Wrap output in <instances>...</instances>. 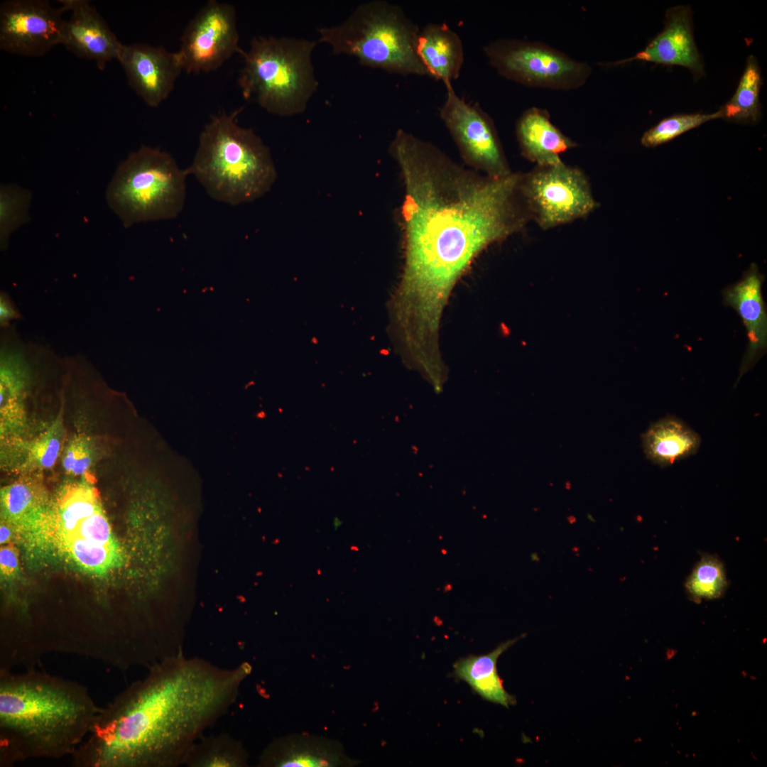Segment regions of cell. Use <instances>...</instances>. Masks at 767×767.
<instances>
[{
	"instance_id": "obj_1",
	"label": "cell",
	"mask_w": 767,
	"mask_h": 767,
	"mask_svg": "<svg viewBox=\"0 0 767 767\" xmlns=\"http://www.w3.org/2000/svg\"><path fill=\"white\" fill-rule=\"evenodd\" d=\"M389 152L405 186L403 337L415 346H433L449 296L472 261L531 220L521 192L522 173L479 175L402 129Z\"/></svg>"
},
{
	"instance_id": "obj_2",
	"label": "cell",
	"mask_w": 767,
	"mask_h": 767,
	"mask_svg": "<svg viewBox=\"0 0 767 767\" xmlns=\"http://www.w3.org/2000/svg\"><path fill=\"white\" fill-rule=\"evenodd\" d=\"M101 709L72 755L75 767H176L236 702L251 666L184 654L148 668Z\"/></svg>"
},
{
	"instance_id": "obj_3",
	"label": "cell",
	"mask_w": 767,
	"mask_h": 767,
	"mask_svg": "<svg viewBox=\"0 0 767 767\" xmlns=\"http://www.w3.org/2000/svg\"><path fill=\"white\" fill-rule=\"evenodd\" d=\"M100 709L77 682L36 668L0 669V766L72 756Z\"/></svg>"
},
{
	"instance_id": "obj_4",
	"label": "cell",
	"mask_w": 767,
	"mask_h": 767,
	"mask_svg": "<svg viewBox=\"0 0 767 767\" xmlns=\"http://www.w3.org/2000/svg\"><path fill=\"white\" fill-rule=\"evenodd\" d=\"M241 111V107L211 117L186 169L212 199L230 205L260 198L277 176L268 147L253 129L239 125Z\"/></svg>"
},
{
	"instance_id": "obj_5",
	"label": "cell",
	"mask_w": 767,
	"mask_h": 767,
	"mask_svg": "<svg viewBox=\"0 0 767 767\" xmlns=\"http://www.w3.org/2000/svg\"><path fill=\"white\" fill-rule=\"evenodd\" d=\"M317 41L288 36H256L243 50L238 85L244 98L267 112L293 116L304 112L318 87L312 60Z\"/></svg>"
},
{
	"instance_id": "obj_6",
	"label": "cell",
	"mask_w": 767,
	"mask_h": 767,
	"mask_svg": "<svg viewBox=\"0 0 767 767\" xmlns=\"http://www.w3.org/2000/svg\"><path fill=\"white\" fill-rule=\"evenodd\" d=\"M420 29L397 4L385 0L360 4L343 22L318 28L319 43L334 55L401 75H427L417 55Z\"/></svg>"
},
{
	"instance_id": "obj_7",
	"label": "cell",
	"mask_w": 767,
	"mask_h": 767,
	"mask_svg": "<svg viewBox=\"0 0 767 767\" xmlns=\"http://www.w3.org/2000/svg\"><path fill=\"white\" fill-rule=\"evenodd\" d=\"M187 175L170 153L142 145L117 167L106 200L126 227L175 219L184 207Z\"/></svg>"
},
{
	"instance_id": "obj_8",
	"label": "cell",
	"mask_w": 767,
	"mask_h": 767,
	"mask_svg": "<svg viewBox=\"0 0 767 767\" xmlns=\"http://www.w3.org/2000/svg\"><path fill=\"white\" fill-rule=\"evenodd\" d=\"M483 50L500 75L528 87L575 89L583 86L592 73L588 63L541 42L501 38Z\"/></svg>"
},
{
	"instance_id": "obj_9",
	"label": "cell",
	"mask_w": 767,
	"mask_h": 767,
	"mask_svg": "<svg viewBox=\"0 0 767 767\" xmlns=\"http://www.w3.org/2000/svg\"><path fill=\"white\" fill-rule=\"evenodd\" d=\"M520 188L531 219L543 230L584 218L599 206L584 173L562 161L522 173Z\"/></svg>"
},
{
	"instance_id": "obj_10",
	"label": "cell",
	"mask_w": 767,
	"mask_h": 767,
	"mask_svg": "<svg viewBox=\"0 0 767 767\" xmlns=\"http://www.w3.org/2000/svg\"><path fill=\"white\" fill-rule=\"evenodd\" d=\"M445 86L440 117L466 164L491 178L512 173L491 116L477 104L459 97L452 83Z\"/></svg>"
},
{
	"instance_id": "obj_11",
	"label": "cell",
	"mask_w": 767,
	"mask_h": 767,
	"mask_svg": "<svg viewBox=\"0 0 767 767\" xmlns=\"http://www.w3.org/2000/svg\"><path fill=\"white\" fill-rule=\"evenodd\" d=\"M235 7L208 1L184 30L177 51L183 70L207 73L219 68L234 53L241 55Z\"/></svg>"
},
{
	"instance_id": "obj_12",
	"label": "cell",
	"mask_w": 767,
	"mask_h": 767,
	"mask_svg": "<svg viewBox=\"0 0 767 767\" xmlns=\"http://www.w3.org/2000/svg\"><path fill=\"white\" fill-rule=\"evenodd\" d=\"M65 11L46 0H7L0 6V49L25 57L42 56L61 44Z\"/></svg>"
},
{
	"instance_id": "obj_13",
	"label": "cell",
	"mask_w": 767,
	"mask_h": 767,
	"mask_svg": "<svg viewBox=\"0 0 767 767\" xmlns=\"http://www.w3.org/2000/svg\"><path fill=\"white\" fill-rule=\"evenodd\" d=\"M117 60L129 85L151 107L168 97L184 71L177 52L146 43L124 44Z\"/></svg>"
},
{
	"instance_id": "obj_14",
	"label": "cell",
	"mask_w": 767,
	"mask_h": 767,
	"mask_svg": "<svg viewBox=\"0 0 767 767\" xmlns=\"http://www.w3.org/2000/svg\"><path fill=\"white\" fill-rule=\"evenodd\" d=\"M633 61L682 66L689 69L696 80L702 77L705 74L704 63L694 40L690 7L677 6L668 9L661 32L633 56L610 65L618 66Z\"/></svg>"
},
{
	"instance_id": "obj_15",
	"label": "cell",
	"mask_w": 767,
	"mask_h": 767,
	"mask_svg": "<svg viewBox=\"0 0 767 767\" xmlns=\"http://www.w3.org/2000/svg\"><path fill=\"white\" fill-rule=\"evenodd\" d=\"M60 2L64 11L71 12L65 22L61 44L77 57L94 61L102 70L109 62L117 60L124 44L89 1Z\"/></svg>"
},
{
	"instance_id": "obj_16",
	"label": "cell",
	"mask_w": 767,
	"mask_h": 767,
	"mask_svg": "<svg viewBox=\"0 0 767 767\" xmlns=\"http://www.w3.org/2000/svg\"><path fill=\"white\" fill-rule=\"evenodd\" d=\"M764 276L755 263L742 278L722 290L723 303L740 316L746 327L747 349L743 357L737 382L765 354L767 348V312L762 295Z\"/></svg>"
},
{
	"instance_id": "obj_17",
	"label": "cell",
	"mask_w": 767,
	"mask_h": 767,
	"mask_svg": "<svg viewBox=\"0 0 767 767\" xmlns=\"http://www.w3.org/2000/svg\"><path fill=\"white\" fill-rule=\"evenodd\" d=\"M358 761L350 758L336 740L308 734H294L275 739L259 758L260 767H349Z\"/></svg>"
},
{
	"instance_id": "obj_18",
	"label": "cell",
	"mask_w": 767,
	"mask_h": 767,
	"mask_svg": "<svg viewBox=\"0 0 767 767\" xmlns=\"http://www.w3.org/2000/svg\"><path fill=\"white\" fill-rule=\"evenodd\" d=\"M1 351L0 376V434L1 446L24 440L27 416L24 398L28 374L21 354Z\"/></svg>"
},
{
	"instance_id": "obj_19",
	"label": "cell",
	"mask_w": 767,
	"mask_h": 767,
	"mask_svg": "<svg viewBox=\"0 0 767 767\" xmlns=\"http://www.w3.org/2000/svg\"><path fill=\"white\" fill-rule=\"evenodd\" d=\"M516 134L521 155L536 165L558 163L560 154L577 146L551 122L546 110L535 107L518 118Z\"/></svg>"
},
{
	"instance_id": "obj_20",
	"label": "cell",
	"mask_w": 767,
	"mask_h": 767,
	"mask_svg": "<svg viewBox=\"0 0 767 767\" xmlns=\"http://www.w3.org/2000/svg\"><path fill=\"white\" fill-rule=\"evenodd\" d=\"M417 55L427 76L444 85L457 79L464 61L461 38L445 23H430L420 31Z\"/></svg>"
},
{
	"instance_id": "obj_21",
	"label": "cell",
	"mask_w": 767,
	"mask_h": 767,
	"mask_svg": "<svg viewBox=\"0 0 767 767\" xmlns=\"http://www.w3.org/2000/svg\"><path fill=\"white\" fill-rule=\"evenodd\" d=\"M643 452L651 462L669 467L695 455L700 435L682 420L668 415L652 423L641 436Z\"/></svg>"
},
{
	"instance_id": "obj_22",
	"label": "cell",
	"mask_w": 767,
	"mask_h": 767,
	"mask_svg": "<svg viewBox=\"0 0 767 767\" xmlns=\"http://www.w3.org/2000/svg\"><path fill=\"white\" fill-rule=\"evenodd\" d=\"M521 635L499 644L491 652L480 656L459 658L454 664L455 676L467 682L484 699L506 707L515 705L514 696L508 693L499 677L496 663L499 657L518 640Z\"/></svg>"
},
{
	"instance_id": "obj_23",
	"label": "cell",
	"mask_w": 767,
	"mask_h": 767,
	"mask_svg": "<svg viewBox=\"0 0 767 767\" xmlns=\"http://www.w3.org/2000/svg\"><path fill=\"white\" fill-rule=\"evenodd\" d=\"M65 437L62 410L49 426L34 439L7 446L16 450V469L33 471L53 467L60 455Z\"/></svg>"
},
{
	"instance_id": "obj_24",
	"label": "cell",
	"mask_w": 767,
	"mask_h": 767,
	"mask_svg": "<svg viewBox=\"0 0 767 767\" xmlns=\"http://www.w3.org/2000/svg\"><path fill=\"white\" fill-rule=\"evenodd\" d=\"M249 755L243 744L226 733L203 734L191 746L183 766L187 767H246Z\"/></svg>"
},
{
	"instance_id": "obj_25",
	"label": "cell",
	"mask_w": 767,
	"mask_h": 767,
	"mask_svg": "<svg viewBox=\"0 0 767 767\" xmlns=\"http://www.w3.org/2000/svg\"><path fill=\"white\" fill-rule=\"evenodd\" d=\"M762 85L760 67L754 55H749L732 97L719 108L727 121L754 124L761 117L759 93Z\"/></svg>"
},
{
	"instance_id": "obj_26",
	"label": "cell",
	"mask_w": 767,
	"mask_h": 767,
	"mask_svg": "<svg viewBox=\"0 0 767 767\" xmlns=\"http://www.w3.org/2000/svg\"><path fill=\"white\" fill-rule=\"evenodd\" d=\"M45 494L41 484L31 478H23L1 489L3 520L24 522L38 516L45 504Z\"/></svg>"
},
{
	"instance_id": "obj_27",
	"label": "cell",
	"mask_w": 767,
	"mask_h": 767,
	"mask_svg": "<svg viewBox=\"0 0 767 767\" xmlns=\"http://www.w3.org/2000/svg\"><path fill=\"white\" fill-rule=\"evenodd\" d=\"M95 489L88 479L65 490L58 503V518L62 539L71 537L79 523L100 508Z\"/></svg>"
},
{
	"instance_id": "obj_28",
	"label": "cell",
	"mask_w": 767,
	"mask_h": 767,
	"mask_svg": "<svg viewBox=\"0 0 767 767\" xmlns=\"http://www.w3.org/2000/svg\"><path fill=\"white\" fill-rule=\"evenodd\" d=\"M685 585L689 597L695 602L719 598L728 587L723 563L717 556L705 554Z\"/></svg>"
},
{
	"instance_id": "obj_29",
	"label": "cell",
	"mask_w": 767,
	"mask_h": 767,
	"mask_svg": "<svg viewBox=\"0 0 767 767\" xmlns=\"http://www.w3.org/2000/svg\"><path fill=\"white\" fill-rule=\"evenodd\" d=\"M32 193L15 183L0 186V243L5 249L11 234L29 221Z\"/></svg>"
},
{
	"instance_id": "obj_30",
	"label": "cell",
	"mask_w": 767,
	"mask_h": 767,
	"mask_svg": "<svg viewBox=\"0 0 767 767\" xmlns=\"http://www.w3.org/2000/svg\"><path fill=\"white\" fill-rule=\"evenodd\" d=\"M63 541L71 558L88 571L102 573L120 562L118 546L102 545L76 536Z\"/></svg>"
},
{
	"instance_id": "obj_31",
	"label": "cell",
	"mask_w": 767,
	"mask_h": 767,
	"mask_svg": "<svg viewBox=\"0 0 767 767\" xmlns=\"http://www.w3.org/2000/svg\"><path fill=\"white\" fill-rule=\"evenodd\" d=\"M719 109L710 114H675L659 121L643 134L641 142L645 147L652 148L669 142L681 134L717 119H722Z\"/></svg>"
},
{
	"instance_id": "obj_32",
	"label": "cell",
	"mask_w": 767,
	"mask_h": 767,
	"mask_svg": "<svg viewBox=\"0 0 767 767\" xmlns=\"http://www.w3.org/2000/svg\"><path fill=\"white\" fill-rule=\"evenodd\" d=\"M94 446L91 439L85 435L75 436L67 445L62 466L72 476H85L94 463Z\"/></svg>"
},
{
	"instance_id": "obj_33",
	"label": "cell",
	"mask_w": 767,
	"mask_h": 767,
	"mask_svg": "<svg viewBox=\"0 0 767 767\" xmlns=\"http://www.w3.org/2000/svg\"><path fill=\"white\" fill-rule=\"evenodd\" d=\"M75 536L102 545L117 546L109 523L102 507L83 519L79 523L75 533L68 538Z\"/></svg>"
},
{
	"instance_id": "obj_34",
	"label": "cell",
	"mask_w": 767,
	"mask_h": 767,
	"mask_svg": "<svg viewBox=\"0 0 767 767\" xmlns=\"http://www.w3.org/2000/svg\"><path fill=\"white\" fill-rule=\"evenodd\" d=\"M1 573L4 576L14 575L18 569V555L13 546H3L0 550Z\"/></svg>"
},
{
	"instance_id": "obj_35",
	"label": "cell",
	"mask_w": 767,
	"mask_h": 767,
	"mask_svg": "<svg viewBox=\"0 0 767 767\" xmlns=\"http://www.w3.org/2000/svg\"><path fill=\"white\" fill-rule=\"evenodd\" d=\"M18 316L13 305L5 295H1L0 298V323L5 326L11 320Z\"/></svg>"
},
{
	"instance_id": "obj_36",
	"label": "cell",
	"mask_w": 767,
	"mask_h": 767,
	"mask_svg": "<svg viewBox=\"0 0 767 767\" xmlns=\"http://www.w3.org/2000/svg\"><path fill=\"white\" fill-rule=\"evenodd\" d=\"M12 537V529L6 521H1L0 528V543L4 544L9 542Z\"/></svg>"
}]
</instances>
